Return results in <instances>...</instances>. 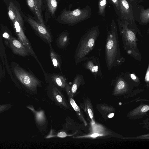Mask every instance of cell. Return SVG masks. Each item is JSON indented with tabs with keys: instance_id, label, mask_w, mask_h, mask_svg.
I'll list each match as a JSON object with an SVG mask.
<instances>
[{
	"instance_id": "obj_21",
	"label": "cell",
	"mask_w": 149,
	"mask_h": 149,
	"mask_svg": "<svg viewBox=\"0 0 149 149\" xmlns=\"http://www.w3.org/2000/svg\"><path fill=\"white\" fill-rule=\"evenodd\" d=\"M125 86V83L123 81H120L118 83L117 85V87L119 89L123 88Z\"/></svg>"
},
{
	"instance_id": "obj_28",
	"label": "cell",
	"mask_w": 149,
	"mask_h": 149,
	"mask_svg": "<svg viewBox=\"0 0 149 149\" xmlns=\"http://www.w3.org/2000/svg\"><path fill=\"white\" fill-rule=\"evenodd\" d=\"M87 111L90 118H92L93 117V112L90 109L88 108V109Z\"/></svg>"
},
{
	"instance_id": "obj_7",
	"label": "cell",
	"mask_w": 149,
	"mask_h": 149,
	"mask_svg": "<svg viewBox=\"0 0 149 149\" xmlns=\"http://www.w3.org/2000/svg\"><path fill=\"white\" fill-rule=\"evenodd\" d=\"M28 21L33 29L40 36L46 40L48 43L52 42L51 35L45 25H42L30 17L28 19Z\"/></svg>"
},
{
	"instance_id": "obj_31",
	"label": "cell",
	"mask_w": 149,
	"mask_h": 149,
	"mask_svg": "<svg viewBox=\"0 0 149 149\" xmlns=\"http://www.w3.org/2000/svg\"><path fill=\"white\" fill-rule=\"evenodd\" d=\"M114 115V114L113 113H110L108 116V117L109 118H111L113 117Z\"/></svg>"
},
{
	"instance_id": "obj_30",
	"label": "cell",
	"mask_w": 149,
	"mask_h": 149,
	"mask_svg": "<svg viewBox=\"0 0 149 149\" xmlns=\"http://www.w3.org/2000/svg\"><path fill=\"white\" fill-rule=\"evenodd\" d=\"M131 78L133 79H136V77L135 76V75L133 74H131Z\"/></svg>"
},
{
	"instance_id": "obj_1",
	"label": "cell",
	"mask_w": 149,
	"mask_h": 149,
	"mask_svg": "<svg viewBox=\"0 0 149 149\" xmlns=\"http://www.w3.org/2000/svg\"><path fill=\"white\" fill-rule=\"evenodd\" d=\"M111 26V30L108 33L105 49V59L109 69L116 64L120 55L117 28L113 19Z\"/></svg>"
},
{
	"instance_id": "obj_23",
	"label": "cell",
	"mask_w": 149,
	"mask_h": 149,
	"mask_svg": "<svg viewBox=\"0 0 149 149\" xmlns=\"http://www.w3.org/2000/svg\"><path fill=\"white\" fill-rule=\"evenodd\" d=\"M67 136V134L64 132H61L58 133L57 135V136L60 138H64Z\"/></svg>"
},
{
	"instance_id": "obj_19",
	"label": "cell",
	"mask_w": 149,
	"mask_h": 149,
	"mask_svg": "<svg viewBox=\"0 0 149 149\" xmlns=\"http://www.w3.org/2000/svg\"><path fill=\"white\" fill-rule=\"evenodd\" d=\"M87 69H89L93 72H97L98 70V67L97 65H94L91 61L88 62L86 65Z\"/></svg>"
},
{
	"instance_id": "obj_3",
	"label": "cell",
	"mask_w": 149,
	"mask_h": 149,
	"mask_svg": "<svg viewBox=\"0 0 149 149\" xmlns=\"http://www.w3.org/2000/svg\"><path fill=\"white\" fill-rule=\"evenodd\" d=\"M117 22L126 49L128 46V48L130 47L131 49L130 54H132L131 50L132 49V54L134 55V56L136 57V56H138L139 53L135 50L136 49L137 50V47L135 32V30H138V29L136 24H130L127 22L121 20L118 18L117 19Z\"/></svg>"
},
{
	"instance_id": "obj_17",
	"label": "cell",
	"mask_w": 149,
	"mask_h": 149,
	"mask_svg": "<svg viewBox=\"0 0 149 149\" xmlns=\"http://www.w3.org/2000/svg\"><path fill=\"white\" fill-rule=\"evenodd\" d=\"M108 0H99L98 2V14L103 17L105 16L106 8L107 5Z\"/></svg>"
},
{
	"instance_id": "obj_32",
	"label": "cell",
	"mask_w": 149,
	"mask_h": 149,
	"mask_svg": "<svg viewBox=\"0 0 149 149\" xmlns=\"http://www.w3.org/2000/svg\"></svg>"
},
{
	"instance_id": "obj_27",
	"label": "cell",
	"mask_w": 149,
	"mask_h": 149,
	"mask_svg": "<svg viewBox=\"0 0 149 149\" xmlns=\"http://www.w3.org/2000/svg\"><path fill=\"white\" fill-rule=\"evenodd\" d=\"M149 67H148V68L147 70L146 73V74L145 79L147 81H148L149 80Z\"/></svg>"
},
{
	"instance_id": "obj_4",
	"label": "cell",
	"mask_w": 149,
	"mask_h": 149,
	"mask_svg": "<svg viewBox=\"0 0 149 149\" xmlns=\"http://www.w3.org/2000/svg\"><path fill=\"white\" fill-rule=\"evenodd\" d=\"M90 7L87 6L83 9H76L72 11L64 10L57 18L59 22L73 24L88 19L91 15Z\"/></svg>"
},
{
	"instance_id": "obj_29",
	"label": "cell",
	"mask_w": 149,
	"mask_h": 149,
	"mask_svg": "<svg viewBox=\"0 0 149 149\" xmlns=\"http://www.w3.org/2000/svg\"><path fill=\"white\" fill-rule=\"evenodd\" d=\"M99 134L97 133H94L91 135V136L93 137H96L99 136Z\"/></svg>"
},
{
	"instance_id": "obj_10",
	"label": "cell",
	"mask_w": 149,
	"mask_h": 149,
	"mask_svg": "<svg viewBox=\"0 0 149 149\" xmlns=\"http://www.w3.org/2000/svg\"><path fill=\"white\" fill-rule=\"evenodd\" d=\"M52 94L55 102L60 106L66 109H69L70 106L64 96L56 87L53 85Z\"/></svg>"
},
{
	"instance_id": "obj_13",
	"label": "cell",
	"mask_w": 149,
	"mask_h": 149,
	"mask_svg": "<svg viewBox=\"0 0 149 149\" xmlns=\"http://www.w3.org/2000/svg\"><path fill=\"white\" fill-rule=\"evenodd\" d=\"M35 3V13L37 16L38 22L43 24L44 22L41 15L42 6V0H34Z\"/></svg>"
},
{
	"instance_id": "obj_9",
	"label": "cell",
	"mask_w": 149,
	"mask_h": 149,
	"mask_svg": "<svg viewBox=\"0 0 149 149\" xmlns=\"http://www.w3.org/2000/svg\"><path fill=\"white\" fill-rule=\"evenodd\" d=\"M8 41L10 47L15 54L22 56L29 54L27 49L19 40L11 37L9 38Z\"/></svg>"
},
{
	"instance_id": "obj_11",
	"label": "cell",
	"mask_w": 149,
	"mask_h": 149,
	"mask_svg": "<svg viewBox=\"0 0 149 149\" xmlns=\"http://www.w3.org/2000/svg\"><path fill=\"white\" fill-rule=\"evenodd\" d=\"M49 46L50 56L53 64L55 68H61V60L58 54L54 51L51 43H48Z\"/></svg>"
},
{
	"instance_id": "obj_6",
	"label": "cell",
	"mask_w": 149,
	"mask_h": 149,
	"mask_svg": "<svg viewBox=\"0 0 149 149\" xmlns=\"http://www.w3.org/2000/svg\"><path fill=\"white\" fill-rule=\"evenodd\" d=\"M121 20L125 21L129 24H135L133 6L130 0H118Z\"/></svg>"
},
{
	"instance_id": "obj_18",
	"label": "cell",
	"mask_w": 149,
	"mask_h": 149,
	"mask_svg": "<svg viewBox=\"0 0 149 149\" xmlns=\"http://www.w3.org/2000/svg\"><path fill=\"white\" fill-rule=\"evenodd\" d=\"M113 6L116 14L119 19L120 18L119 10V4L118 0H108Z\"/></svg>"
},
{
	"instance_id": "obj_24",
	"label": "cell",
	"mask_w": 149,
	"mask_h": 149,
	"mask_svg": "<svg viewBox=\"0 0 149 149\" xmlns=\"http://www.w3.org/2000/svg\"><path fill=\"white\" fill-rule=\"evenodd\" d=\"M149 109V107L148 105H145L142 107L141 111L142 112H145L148 111Z\"/></svg>"
},
{
	"instance_id": "obj_15",
	"label": "cell",
	"mask_w": 149,
	"mask_h": 149,
	"mask_svg": "<svg viewBox=\"0 0 149 149\" xmlns=\"http://www.w3.org/2000/svg\"><path fill=\"white\" fill-rule=\"evenodd\" d=\"M48 12L53 16L54 15L58 6L57 0H45Z\"/></svg>"
},
{
	"instance_id": "obj_20",
	"label": "cell",
	"mask_w": 149,
	"mask_h": 149,
	"mask_svg": "<svg viewBox=\"0 0 149 149\" xmlns=\"http://www.w3.org/2000/svg\"><path fill=\"white\" fill-rule=\"evenodd\" d=\"M28 6L31 10L35 13V3L34 0H27Z\"/></svg>"
},
{
	"instance_id": "obj_14",
	"label": "cell",
	"mask_w": 149,
	"mask_h": 149,
	"mask_svg": "<svg viewBox=\"0 0 149 149\" xmlns=\"http://www.w3.org/2000/svg\"><path fill=\"white\" fill-rule=\"evenodd\" d=\"M83 79V76L80 74L77 75L74 79L72 84L70 88V94L72 97L74 96L76 93Z\"/></svg>"
},
{
	"instance_id": "obj_25",
	"label": "cell",
	"mask_w": 149,
	"mask_h": 149,
	"mask_svg": "<svg viewBox=\"0 0 149 149\" xmlns=\"http://www.w3.org/2000/svg\"><path fill=\"white\" fill-rule=\"evenodd\" d=\"M130 1L132 3L138 4L141 2L143 1V0H130Z\"/></svg>"
},
{
	"instance_id": "obj_12",
	"label": "cell",
	"mask_w": 149,
	"mask_h": 149,
	"mask_svg": "<svg viewBox=\"0 0 149 149\" xmlns=\"http://www.w3.org/2000/svg\"><path fill=\"white\" fill-rule=\"evenodd\" d=\"M52 81L59 87L62 88H65L67 84L65 79L62 75L58 74H54L51 76Z\"/></svg>"
},
{
	"instance_id": "obj_8",
	"label": "cell",
	"mask_w": 149,
	"mask_h": 149,
	"mask_svg": "<svg viewBox=\"0 0 149 149\" xmlns=\"http://www.w3.org/2000/svg\"><path fill=\"white\" fill-rule=\"evenodd\" d=\"M134 16L135 21L143 25L147 24L149 21V8L145 9L141 6L133 4Z\"/></svg>"
},
{
	"instance_id": "obj_16",
	"label": "cell",
	"mask_w": 149,
	"mask_h": 149,
	"mask_svg": "<svg viewBox=\"0 0 149 149\" xmlns=\"http://www.w3.org/2000/svg\"><path fill=\"white\" fill-rule=\"evenodd\" d=\"M69 41L68 34L66 32L61 33L58 37L57 40L58 45L60 48H63L66 46Z\"/></svg>"
},
{
	"instance_id": "obj_22",
	"label": "cell",
	"mask_w": 149,
	"mask_h": 149,
	"mask_svg": "<svg viewBox=\"0 0 149 149\" xmlns=\"http://www.w3.org/2000/svg\"><path fill=\"white\" fill-rule=\"evenodd\" d=\"M8 15L9 17L11 20L14 19L15 17V15L13 12L11 10H9L8 13Z\"/></svg>"
},
{
	"instance_id": "obj_26",
	"label": "cell",
	"mask_w": 149,
	"mask_h": 149,
	"mask_svg": "<svg viewBox=\"0 0 149 149\" xmlns=\"http://www.w3.org/2000/svg\"><path fill=\"white\" fill-rule=\"evenodd\" d=\"M7 107V106L6 105H0V112L4 111Z\"/></svg>"
},
{
	"instance_id": "obj_2",
	"label": "cell",
	"mask_w": 149,
	"mask_h": 149,
	"mask_svg": "<svg viewBox=\"0 0 149 149\" xmlns=\"http://www.w3.org/2000/svg\"><path fill=\"white\" fill-rule=\"evenodd\" d=\"M99 34L98 26L88 30L81 38L77 48L75 56L76 64L83 60L93 49Z\"/></svg>"
},
{
	"instance_id": "obj_5",
	"label": "cell",
	"mask_w": 149,
	"mask_h": 149,
	"mask_svg": "<svg viewBox=\"0 0 149 149\" xmlns=\"http://www.w3.org/2000/svg\"><path fill=\"white\" fill-rule=\"evenodd\" d=\"M15 74L20 81L29 89L35 90L41 84L40 81L34 76L18 67L14 69Z\"/></svg>"
}]
</instances>
